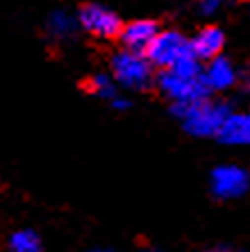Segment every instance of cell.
Instances as JSON below:
<instances>
[{
    "instance_id": "cell-16",
    "label": "cell",
    "mask_w": 250,
    "mask_h": 252,
    "mask_svg": "<svg viewBox=\"0 0 250 252\" xmlns=\"http://www.w3.org/2000/svg\"><path fill=\"white\" fill-rule=\"evenodd\" d=\"M137 252H164V250H159V248H139Z\"/></svg>"
},
{
    "instance_id": "cell-6",
    "label": "cell",
    "mask_w": 250,
    "mask_h": 252,
    "mask_svg": "<svg viewBox=\"0 0 250 252\" xmlns=\"http://www.w3.org/2000/svg\"><path fill=\"white\" fill-rule=\"evenodd\" d=\"M77 23L80 28L87 32V34L96 36V39H111V36H118L123 23L118 18L116 12H111L109 7L105 5H84L77 12Z\"/></svg>"
},
{
    "instance_id": "cell-1",
    "label": "cell",
    "mask_w": 250,
    "mask_h": 252,
    "mask_svg": "<svg viewBox=\"0 0 250 252\" xmlns=\"http://www.w3.org/2000/svg\"><path fill=\"white\" fill-rule=\"evenodd\" d=\"M157 87L173 105H191L210 95L203 82V66L196 55H186L157 75Z\"/></svg>"
},
{
    "instance_id": "cell-12",
    "label": "cell",
    "mask_w": 250,
    "mask_h": 252,
    "mask_svg": "<svg viewBox=\"0 0 250 252\" xmlns=\"http://www.w3.org/2000/svg\"><path fill=\"white\" fill-rule=\"evenodd\" d=\"M77 28H80L77 16H71L64 9H55V12H50V16L46 18V32L55 41H69V39H73Z\"/></svg>"
},
{
    "instance_id": "cell-17",
    "label": "cell",
    "mask_w": 250,
    "mask_h": 252,
    "mask_svg": "<svg viewBox=\"0 0 250 252\" xmlns=\"http://www.w3.org/2000/svg\"><path fill=\"white\" fill-rule=\"evenodd\" d=\"M205 252H234L230 248H212V250H205Z\"/></svg>"
},
{
    "instance_id": "cell-8",
    "label": "cell",
    "mask_w": 250,
    "mask_h": 252,
    "mask_svg": "<svg viewBox=\"0 0 250 252\" xmlns=\"http://www.w3.org/2000/svg\"><path fill=\"white\" fill-rule=\"evenodd\" d=\"M239 80V73L234 68V64L227 57L218 55V57L205 62L203 66V82L207 87V91H227L232 89Z\"/></svg>"
},
{
    "instance_id": "cell-2",
    "label": "cell",
    "mask_w": 250,
    "mask_h": 252,
    "mask_svg": "<svg viewBox=\"0 0 250 252\" xmlns=\"http://www.w3.org/2000/svg\"><path fill=\"white\" fill-rule=\"evenodd\" d=\"M232 112L225 102L203 98L191 105H173V114L182 121V127L198 139H214L218 136L227 114Z\"/></svg>"
},
{
    "instance_id": "cell-18",
    "label": "cell",
    "mask_w": 250,
    "mask_h": 252,
    "mask_svg": "<svg viewBox=\"0 0 250 252\" xmlns=\"http://www.w3.org/2000/svg\"><path fill=\"white\" fill-rule=\"evenodd\" d=\"M89 252H114V250H105V248H96V250H89Z\"/></svg>"
},
{
    "instance_id": "cell-3",
    "label": "cell",
    "mask_w": 250,
    "mask_h": 252,
    "mask_svg": "<svg viewBox=\"0 0 250 252\" xmlns=\"http://www.w3.org/2000/svg\"><path fill=\"white\" fill-rule=\"evenodd\" d=\"M152 68L155 66L148 62L143 53H132L121 48L114 57H111V77L114 82L130 91H139L145 89L152 82Z\"/></svg>"
},
{
    "instance_id": "cell-9",
    "label": "cell",
    "mask_w": 250,
    "mask_h": 252,
    "mask_svg": "<svg viewBox=\"0 0 250 252\" xmlns=\"http://www.w3.org/2000/svg\"><path fill=\"white\" fill-rule=\"evenodd\" d=\"M191 43V53L196 55L200 62H210V59L218 57L225 46V34L221 28L216 25H205L203 30H198L196 36L189 39Z\"/></svg>"
},
{
    "instance_id": "cell-11",
    "label": "cell",
    "mask_w": 250,
    "mask_h": 252,
    "mask_svg": "<svg viewBox=\"0 0 250 252\" xmlns=\"http://www.w3.org/2000/svg\"><path fill=\"white\" fill-rule=\"evenodd\" d=\"M87 89L91 91L96 98L105 100V102H109L114 109H128L130 102L128 98H123L121 91H118V84L114 82V77L111 75H105V73H96V75H91V80L87 82Z\"/></svg>"
},
{
    "instance_id": "cell-4",
    "label": "cell",
    "mask_w": 250,
    "mask_h": 252,
    "mask_svg": "<svg viewBox=\"0 0 250 252\" xmlns=\"http://www.w3.org/2000/svg\"><path fill=\"white\" fill-rule=\"evenodd\" d=\"M186 55H193L191 43H189V39H186L184 34H180L178 30H159V34L155 36V41L145 50L148 62L162 70L175 66L180 59H184Z\"/></svg>"
},
{
    "instance_id": "cell-10",
    "label": "cell",
    "mask_w": 250,
    "mask_h": 252,
    "mask_svg": "<svg viewBox=\"0 0 250 252\" xmlns=\"http://www.w3.org/2000/svg\"><path fill=\"white\" fill-rule=\"evenodd\" d=\"M216 139L225 146H250V109L227 114Z\"/></svg>"
},
{
    "instance_id": "cell-13",
    "label": "cell",
    "mask_w": 250,
    "mask_h": 252,
    "mask_svg": "<svg viewBox=\"0 0 250 252\" xmlns=\"http://www.w3.org/2000/svg\"><path fill=\"white\" fill-rule=\"evenodd\" d=\"M9 252H43L41 239L32 229H18L9 236Z\"/></svg>"
},
{
    "instance_id": "cell-5",
    "label": "cell",
    "mask_w": 250,
    "mask_h": 252,
    "mask_svg": "<svg viewBox=\"0 0 250 252\" xmlns=\"http://www.w3.org/2000/svg\"><path fill=\"white\" fill-rule=\"evenodd\" d=\"M250 189V173L237 164H223L212 170L210 175V191L218 200H234L241 198Z\"/></svg>"
},
{
    "instance_id": "cell-7",
    "label": "cell",
    "mask_w": 250,
    "mask_h": 252,
    "mask_svg": "<svg viewBox=\"0 0 250 252\" xmlns=\"http://www.w3.org/2000/svg\"><path fill=\"white\" fill-rule=\"evenodd\" d=\"M159 34V25L150 18H137V21H130L121 28L118 32V39H121V46L125 50H132V53H143L150 48V43L155 41V36Z\"/></svg>"
},
{
    "instance_id": "cell-14",
    "label": "cell",
    "mask_w": 250,
    "mask_h": 252,
    "mask_svg": "<svg viewBox=\"0 0 250 252\" xmlns=\"http://www.w3.org/2000/svg\"><path fill=\"white\" fill-rule=\"evenodd\" d=\"M223 5H225V0H198V7H200V12H203L205 16L216 14Z\"/></svg>"
},
{
    "instance_id": "cell-15",
    "label": "cell",
    "mask_w": 250,
    "mask_h": 252,
    "mask_svg": "<svg viewBox=\"0 0 250 252\" xmlns=\"http://www.w3.org/2000/svg\"><path fill=\"white\" fill-rule=\"evenodd\" d=\"M244 82H246V87H248V91H250V66L246 68V73H244Z\"/></svg>"
}]
</instances>
